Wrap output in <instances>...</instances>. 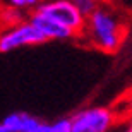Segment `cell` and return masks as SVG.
Segmentation results:
<instances>
[{
	"instance_id": "cell-1",
	"label": "cell",
	"mask_w": 132,
	"mask_h": 132,
	"mask_svg": "<svg viewBox=\"0 0 132 132\" xmlns=\"http://www.w3.org/2000/svg\"><path fill=\"white\" fill-rule=\"evenodd\" d=\"M127 36V21L120 9L110 4H100L84 21L79 38L103 53H117Z\"/></svg>"
},
{
	"instance_id": "cell-2",
	"label": "cell",
	"mask_w": 132,
	"mask_h": 132,
	"mask_svg": "<svg viewBox=\"0 0 132 132\" xmlns=\"http://www.w3.org/2000/svg\"><path fill=\"white\" fill-rule=\"evenodd\" d=\"M36 14L43 15L46 19L53 21L57 24L69 31L74 38H79L84 29V21L82 14L77 10L74 0H48V2H39L36 9L33 10Z\"/></svg>"
},
{
	"instance_id": "cell-3",
	"label": "cell",
	"mask_w": 132,
	"mask_h": 132,
	"mask_svg": "<svg viewBox=\"0 0 132 132\" xmlns=\"http://www.w3.org/2000/svg\"><path fill=\"white\" fill-rule=\"evenodd\" d=\"M118 118L113 106H86L69 117L70 132H110Z\"/></svg>"
},
{
	"instance_id": "cell-4",
	"label": "cell",
	"mask_w": 132,
	"mask_h": 132,
	"mask_svg": "<svg viewBox=\"0 0 132 132\" xmlns=\"http://www.w3.org/2000/svg\"><path fill=\"white\" fill-rule=\"evenodd\" d=\"M41 43H45V38L28 19L15 26L0 29V53H7L21 46H33Z\"/></svg>"
},
{
	"instance_id": "cell-5",
	"label": "cell",
	"mask_w": 132,
	"mask_h": 132,
	"mask_svg": "<svg viewBox=\"0 0 132 132\" xmlns=\"http://www.w3.org/2000/svg\"><path fill=\"white\" fill-rule=\"evenodd\" d=\"M28 21L36 28V29L41 33V36L45 38V41H52V39H70L74 38L72 34L69 33L65 28H62L60 24L53 22V21L46 19L43 15L36 14V12H31L28 15Z\"/></svg>"
},
{
	"instance_id": "cell-6",
	"label": "cell",
	"mask_w": 132,
	"mask_h": 132,
	"mask_svg": "<svg viewBox=\"0 0 132 132\" xmlns=\"http://www.w3.org/2000/svg\"><path fill=\"white\" fill-rule=\"evenodd\" d=\"M39 122H41L39 118L33 117L29 113L15 112V113H9L0 123H2L9 132H29V130H33Z\"/></svg>"
},
{
	"instance_id": "cell-7",
	"label": "cell",
	"mask_w": 132,
	"mask_h": 132,
	"mask_svg": "<svg viewBox=\"0 0 132 132\" xmlns=\"http://www.w3.org/2000/svg\"><path fill=\"white\" fill-rule=\"evenodd\" d=\"M28 19V15L21 10L10 7L7 2L5 4H0V26L2 28H9V26H15L22 22V21Z\"/></svg>"
},
{
	"instance_id": "cell-8",
	"label": "cell",
	"mask_w": 132,
	"mask_h": 132,
	"mask_svg": "<svg viewBox=\"0 0 132 132\" xmlns=\"http://www.w3.org/2000/svg\"><path fill=\"white\" fill-rule=\"evenodd\" d=\"M74 4H76L77 10L82 14V17H88L89 14H93L96 10L100 2H96V0H74Z\"/></svg>"
},
{
	"instance_id": "cell-9",
	"label": "cell",
	"mask_w": 132,
	"mask_h": 132,
	"mask_svg": "<svg viewBox=\"0 0 132 132\" xmlns=\"http://www.w3.org/2000/svg\"><path fill=\"white\" fill-rule=\"evenodd\" d=\"M50 130L52 132H70V120L67 118H59L55 122L50 123Z\"/></svg>"
},
{
	"instance_id": "cell-10",
	"label": "cell",
	"mask_w": 132,
	"mask_h": 132,
	"mask_svg": "<svg viewBox=\"0 0 132 132\" xmlns=\"http://www.w3.org/2000/svg\"><path fill=\"white\" fill-rule=\"evenodd\" d=\"M110 132H132V129H130V123H129V120L125 118H118L117 120V123L113 125V129Z\"/></svg>"
},
{
	"instance_id": "cell-11",
	"label": "cell",
	"mask_w": 132,
	"mask_h": 132,
	"mask_svg": "<svg viewBox=\"0 0 132 132\" xmlns=\"http://www.w3.org/2000/svg\"><path fill=\"white\" fill-rule=\"evenodd\" d=\"M29 132H52L50 130V122H39L38 125Z\"/></svg>"
},
{
	"instance_id": "cell-12",
	"label": "cell",
	"mask_w": 132,
	"mask_h": 132,
	"mask_svg": "<svg viewBox=\"0 0 132 132\" xmlns=\"http://www.w3.org/2000/svg\"><path fill=\"white\" fill-rule=\"evenodd\" d=\"M0 132H9V130H7V129H5L4 125H2V123H0Z\"/></svg>"
},
{
	"instance_id": "cell-13",
	"label": "cell",
	"mask_w": 132,
	"mask_h": 132,
	"mask_svg": "<svg viewBox=\"0 0 132 132\" xmlns=\"http://www.w3.org/2000/svg\"><path fill=\"white\" fill-rule=\"evenodd\" d=\"M0 29H2V26H0Z\"/></svg>"
}]
</instances>
